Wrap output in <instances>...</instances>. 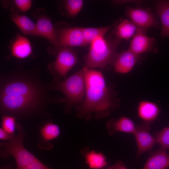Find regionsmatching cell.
<instances>
[{
    "instance_id": "1",
    "label": "cell",
    "mask_w": 169,
    "mask_h": 169,
    "mask_svg": "<svg viewBox=\"0 0 169 169\" xmlns=\"http://www.w3.org/2000/svg\"><path fill=\"white\" fill-rule=\"evenodd\" d=\"M50 83L37 74L17 70L0 77V110L3 115L27 118L38 114L52 102H63L50 95Z\"/></svg>"
},
{
    "instance_id": "2",
    "label": "cell",
    "mask_w": 169,
    "mask_h": 169,
    "mask_svg": "<svg viewBox=\"0 0 169 169\" xmlns=\"http://www.w3.org/2000/svg\"><path fill=\"white\" fill-rule=\"evenodd\" d=\"M84 68L85 96L82 104L75 106L76 116L87 121L93 117L101 119L109 115L115 108L112 93L100 72L86 67Z\"/></svg>"
},
{
    "instance_id": "3",
    "label": "cell",
    "mask_w": 169,
    "mask_h": 169,
    "mask_svg": "<svg viewBox=\"0 0 169 169\" xmlns=\"http://www.w3.org/2000/svg\"><path fill=\"white\" fill-rule=\"evenodd\" d=\"M50 84L52 90L59 91L64 95V111L65 113H69L74 105H79L83 102L85 90L84 68L65 79H61L59 76H54Z\"/></svg>"
},
{
    "instance_id": "4",
    "label": "cell",
    "mask_w": 169,
    "mask_h": 169,
    "mask_svg": "<svg viewBox=\"0 0 169 169\" xmlns=\"http://www.w3.org/2000/svg\"><path fill=\"white\" fill-rule=\"evenodd\" d=\"M121 40L116 38L106 39L104 37L97 38L90 44L85 58V66L93 69L113 64L118 54L117 49Z\"/></svg>"
},
{
    "instance_id": "5",
    "label": "cell",
    "mask_w": 169,
    "mask_h": 169,
    "mask_svg": "<svg viewBox=\"0 0 169 169\" xmlns=\"http://www.w3.org/2000/svg\"><path fill=\"white\" fill-rule=\"evenodd\" d=\"M16 128V135L10 140L0 143V156L5 159L12 156L15 160L17 169H21L38 159L23 145L25 134L23 127L18 124Z\"/></svg>"
},
{
    "instance_id": "6",
    "label": "cell",
    "mask_w": 169,
    "mask_h": 169,
    "mask_svg": "<svg viewBox=\"0 0 169 169\" xmlns=\"http://www.w3.org/2000/svg\"><path fill=\"white\" fill-rule=\"evenodd\" d=\"M54 62L49 64L50 73L63 79L67 78L69 71L76 64L78 57L76 53L69 47L59 48Z\"/></svg>"
},
{
    "instance_id": "7",
    "label": "cell",
    "mask_w": 169,
    "mask_h": 169,
    "mask_svg": "<svg viewBox=\"0 0 169 169\" xmlns=\"http://www.w3.org/2000/svg\"><path fill=\"white\" fill-rule=\"evenodd\" d=\"M125 13L137 28L146 32L149 28L159 27L155 16L149 8L127 7Z\"/></svg>"
},
{
    "instance_id": "8",
    "label": "cell",
    "mask_w": 169,
    "mask_h": 169,
    "mask_svg": "<svg viewBox=\"0 0 169 169\" xmlns=\"http://www.w3.org/2000/svg\"><path fill=\"white\" fill-rule=\"evenodd\" d=\"M57 47L59 48L87 45L84 37L82 28H63L57 30Z\"/></svg>"
},
{
    "instance_id": "9",
    "label": "cell",
    "mask_w": 169,
    "mask_h": 169,
    "mask_svg": "<svg viewBox=\"0 0 169 169\" xmlns=\"http://www.w3.org/2000/svg\"><path fill=\"white\" fill-rule=\"evenodd\" d=\"M151 122H145L136 125L134 135L136 142L137 151L136 157L151 149L156 143V140L150 134Z\"/></svg>"
},
{
    "instance_id": "10",
    "label": "cell",
    "mask_w": 169,
    "mask_h": 169,
    "mask_svg": "<svg viewBox=\"0 0 169 169\" xmlns=\"http://www.w3.org/2000/svg\"><path fill=\"white\" fill-rule=\"evenodd\" d=\"M60 134V130L58 125L51 120L44 122L40 130L38 147L43 149L50 150L53 146L51 141L58 137Z\"/></svg>"
},
{
    "instance_id": "11",
    "label": "cell",
    "mask_w": 169,
    "mask_h": 169,
    "mask_svg": "<svg viewBox=\"0 0 169 169\" xmlns=\"http://www.w3.org/2000/svg\"><path fill=\"white\" fill-rule=\"evenodd\" d=\"M155 40L146 34V32L137 28L136 33L131 40L129 49L139 55L150 51L152 49Z\"/></svg>"
},
{
    "instance_id": "12",
    "label": "cell",
    "mask_w": 169,
    "mask_h": 169,
    "mask_svg": "<svg viewBox=\"0 0 169 169\" xmlns=\"http://www.w3.org/2000/svg\"><path fill=\"white\" fill-rule=\"evenodd\" d=\"M36 21V24L38 36L46 38L57 47V30L50 18L45 15H40L37 17Z\"/></svg>"
},
{
    "instance_id": "13",
    "label": "cell",
    "mask_w": 169,
    "mask_h": 169,
    "mask_svg": "<svg viewBox=\"0 0 169 169\" xmlns=\"http://www.w3.org/2000/svg\"><path fill=\"white\" fill-rule=\"evenodd\" d=\"M138 56L129 49L118 54L113 64L115 70L123 74L129 72L137 62Z\"/></svg>"
},
{
    "instance_id": "14",
    "label": "cell",
    "mask_w": 169,
    "mask_h": 169,
    "mask_svg": "<svg viewBox=\"0 0 169 169\" xmlns=\"http://www.w3.org/2000/svg\"><path fill=\"white\" fill-rule=\"evenodd\" d=\"M106 127L110 135L119 132L134 134L136 130V125L133 121L125 117H121L118 120H110L106 124Z\"/></svg>"
},
{
    "instance_id": "15",
    "label": "cell",
    "mask_w": 169,
    "mask_h": 169,
    "mask_svg": "<svg viewBox=\"0 0 169 169\" xmlns=\"http://www.w3.org/2000/svg\"><path fill=\"white\" fill-rule=\"evenodd\" d=\"M81 153L85 158V162L91 169H102L108 167L106 157L100 152L90 150L88 147L83 148Z\"/></svg>"
},
{
    "instance_id": "16",
    "label": "cell",
    "mask_w": 169,
    "mask_h": 169,
    "mask_svg": "<svg viewBox=\"0 0 169 169\" xmlns=\"http://www.w3.org/2000/svg\"><path fill=\"white\" fill-rule=\"evenodd\" d=\"M169 167V155L161 148L149 157L142 169H166Z\"/></svg>"
},
{
    "instance_id": "17",
    "label": "cell",
    "mask_w": 169,
    "mask_h": 169,
    "mask_svg": "<svg viewBox=\"0 0 169 169\" xmlns=\"http://www.w3.org/2000/svg\"><path fill=\"white\" fill-rule=\"evenodd\" d=\"M12 55L19 59L29 56L32 53L31 45L29 40L25 37L19 36L13 43L11 49Z\"/></svg>"
},
{
    "instance_id": "18",
    "label": "cell",
    "mask_w": 169,
    "mask_h": 169,
    "mask_svg": "<svg viewBox=\"0 0 169 169\" xmlns=\"http://www.w3.org/2000/svg\"><path fill=\"white\" fill-rule=\"evenodd\" d=\"M12 21L24 34L38 36L36 23L26 16L14 13L11 14Z\"/></svg>"
},
{
    "instance_id": "19",
    "label": "cell",
    "mask_w": 169,
    "mask_h": 169,
    "mask_svg": "<svg viewBox=\"0 0 169 169\" xmlns=\"http://www.w3.org/2000/svg\"><path fill=\"white\" fill-rule=\"evenodd\" d=\"M137 111L138 115L141 119L145 122H151L157 117L160 109L155 103L144 101L140 102Z\"/></svg>"
},
{
    "instance_id": "20",
    "label": "cell",
    "mask_w": 169,
    "mask_h": 169,
    "mask_svg": "<svg viewBox=\"0 0 169 169\" xmlns=\"http://www.w3.org/2000/svg\"><path fill=\"white\" fill-rule=\"evenodd\" d=\"M156 9L161 21V35L162 38L169 37V1L160 0L156 3Z\"/></svg>"
},
{
    "instance_id": "21",
    "label": "cell",
    "mask_w": 169,
    "mask_h": 169,
    "mask_svg": "<svg viewBox=\"0 0 169 169\" xmlns=\"http://www.w3.org/2000/svg\"><path fill=\"white\" fill-rule=\"evenodd\" d=\"M137 29L136 27L130 20L124 19L117 24L114 32L116 38L127 40L133 37Z\"/></svg>"
},
{
    "instance_id": "22",
    "label": "cell",
    "mask_w": 169,
    "mask_h": 169,
    "mask_svg": "<svg viewBox=\"0 0 169 169\" xmlns=\"http://www.w3.org/2000/svg\"><path fill=\"white\" fill-rule=\"evenodd\" d=\"M112 27L111 25L98 28H82L83 35L86 43L87 44H90L97 38L104 37Z\"/></svg>"
},
{
    "instance_id": "23",
    "label": "cell",
    "mask_w": 169,
    "mask_h": 169,
    "mask_svg": "<svg viewBox=\"0 0 169 169\" xmlns=\"http://www.w3.org/2000/svg\"><path fill=\"white\" fill-rule=\"evenodd\" d=\"M65 7L70 16L75 17L81 10L84 5L82 0H67L65 1Z\"/></svg>"
},
{
    "instance_id": "24",
    "label": "cell",
    "mask_w": 169,
    "mask_h": 169,
    "mask_svg": "<svg viewBox=\"0 0 169 169\" xmlns=\"http://www.w3.org/2000/svg\"><path fill=\"white\" fill-rule=\"evenodd\" d=\"M16 118L13 116L3 115L2 118V127L4 130L11 135H14L17 127Z\"/></svg>"
},
{
    "instance_id": "25",
    "label": "cell",
    "mask_w": 169,
    "mask_h": 169,
    "mask_svg": "<svg viewBox=\"0 0 169 169\" xmlns=\"http://www.w3.org/2000/svg\"><path fill=\"white\" fill-rule=\"evenodd\" d=\"M155 138L156 142L161 145L162 148L165 150L169 148V127L157 132Z\"/></svg>"
},
{
    "instance_id": "26",
    "label": "cell",
    "mask_w": 169,
    "mask_h": 169,
    "mask_svg": "<svg viewBox=\"0 0 169 169\" xmlns=\"http://www.w3.org/2000/svg\"><path fill=\"white\" fill-rule=\"evenodd\" d=\"M14 2L17 8L23 12L28 11L32 4V2L30 0H15Z\"/></svg>"
},
{
    "instance_id": "27",
    "label": "cell",
    "mask_w": 169,
    "mask_h": 169,
    "mask_svg": "<svg viewBox=\"0 0 169 169\" xmlns=\"http://www.w3.org/2000/svg\"><path fill=\"white\" fill-rule=\"evenodd\" d=\"M21 169H51L39 160L28 165Z\"/></svg>"
},
{
    "instance_id": "28",
    "label": "cell",
    "mask_w": 169,
    "mask_h": 169,
    "mask_svg": "<svg viewBox=\"0 0 169 169\" xmlns=\"http://www.w3.org/2000/svg\"><path fill=\"white\" fill-rule=\"evenodd\" d=\"M14 135H11L4 130L2 128H0V139L1 140L8 141L11 139Z\"/></svg>"
},
{
    "instance_id": "29",
    "label": "cell",
    "mask_w": 169,
    "mask_h": 169,
    "mask_svg": "<svg viewBox=\"0 0 169 169\" xmlns=\"http://www.w3.org/2000/svg\"><path fill=\"white\" fill-rule=\"evenodd\" d=\"M105 169H127L121 161H118L114 165L106 167Z\"/></svg>"
},
{
    "instance_id": "30",
    "label": "cell",
    "mask_w": 169,
    "mask_h": 169,
    "mask_svg": "<svg viewBox=\"0 0 169 169\" xmlns=\"http://www.w3.org/2000/svg\"><path fill=\"white\" fill-rule=\"evenodd\" d=\"M0 169H13V168L10 166L6 165L1 167Z\"/></svg>"
}]
</instances>
